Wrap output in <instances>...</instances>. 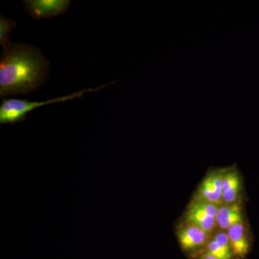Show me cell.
Segmentation results:
<instances>
[{
	"instance_id": "6da1fadb",
	"label": "cell",
	"mask_w": 259,
	"mask_h": 259,
	"mask_svg": "<svg viewBox=\"0 0 259 259\" xmlns=\"http://www.w3.org/2000/svg\"><path fill=\"white\" fill-rule=\"evenodd\" d=\"M49 62L41 51L19 42L3 49L0 59V97L26 95L47 81Z\"/></svg>"
},
{
	"instance_id": "7a4b0ae2",
	"label": "cell",
	"mask_w": 259,
	"mask_h": 259,
	"mask_svg": "<svg viewBox=\"0 0 259 259\" xmlns=\"http://www.w3.org/2000/svg\"><path fill=\"white\" fill-rule=\"evenodd\" d=\"M111 83H112L104 84L96 89H87V90H81V91L71 94V95L51 99L47 101L34 102L22 100V99H4L0 105V124L1 125L15 124L17 122H23L26 119L27 115L35 109L50 105V104L79 98V97H82L85 93L98 91V90L106 88Z\"/></svg>"
},
{
	"instance_id": "3957f363",
	"label": "cell",
	"mask_w": 259,
	"mask_h": 259,
	"mask_svg": "<svg viewBox=\"0 0 259 259\" xmlns=\"http://www.w3.org/2000/svg\"><path fill=\"white\" fill-rule=\"evenodd\" d=\"M212 236L193 223L186 221L181 223L177 231L181 248L194 257L198 256L204 251Z\"/></svg>"
},
{
	"instance_id": "277c9868",
	"label": "cell",
	"mask_w": 259,
	"mask_h": 259,
	"mask_svg": "<svg viewBox=\"0 0 259 259\" xmlns=\"http://www.w3.org/2000/svg\"><path fill=\"white\" fill-rule=\"evenodd\" d=\"M218 207L217 204L193 199L188 206L184 221L193 223L213 235L217 231L216 216Z\"/></svg>"
},
{
	"instance_id": "5b68a950",
	"label": "cell",
	"mask_w": 259,
	"mask_h": 259,
	"mask_svg": "<svg viewBox=\"0 0 259 259\" xmlns=\"http://www.w3.org/2000/svg\"><path fill=\"white\" fill-rule=\"evenodd\" d=\"M223 173L224 168L209 171L199 185L194 199L222 205Z\"/></svg>"
},
{
	"instance_id": "8992f818",
	"label": "cell",
	"mask_w": 259,
	"mask_h": 259,
	"mask_svg": "<svg viewBox=\"0 0 259 259\" xmlns=\"http://www.w3.org/2000/svg\"><path fill=\"white\" fill-rule=\"evenodd\" d=\"M25 10L34 20L54 18L64 14L69 8V0H25Z\"/></svg>"
},
{
	"instance_id": "52a82bcc",
	"label": "cell",
	"mask_w": 259,
	"mask_h": 259,
	"mask_svg": "<svg viewBox=\"0 0 259 259\" xmlns=\"http://www.w3.org/2000/svg\"><path fill=\"white\" fill-rule=\"evenodd\" d=\"M242 182L236 166L224 168L223 178V204L241 203Z\"/></svg>"
},
{
	"instance_id": "ba28073f",
	"label": "cell",
	"mask_w": 259,
	"mask_h": 259,
	"mask_svg": "<svg viewBox=\"0 0 259 259\" xmlns=\"http://www.w3.org/2000/svg\"><path fill=\"white\" fill-rule=\"evenodd\" d=\"M236 259H244L250 251V244L245 223L233 225L226 231Z\"/></svg>"
},
{
	"instance_id": "9c48e42d",
	"label": "cell",
	"mask_w": 259,
	"mask_h": 259,
	"mask_svg": "<svg viewBox=\"0 0 259 259\" xmlns=\"http://www.w3.org/2000/svg\"><path fill=\"white\" fill-rule=\"evenodd\" d=\"M217 231H227L233 225L244 222L241 203L223 204L218 207Z\"/></svg>"
},
{
	"instance_id": "30bf717a",
	"label": "cell",
	"mask_w": 259,
	"mask_h": 259,
	"mask_svg": "<svg viewBox=\"0 0 259 259\" xmlns=\"http://www.w3.org/2000/svg\"><path fill=\"white\" fill-rule=\"evenodd\" d=\"M203 252H207L218 259H236L226 231H216L206 245Z\"/></svg>"
},
{
	"instance_id": "8fae6325",
	"label": "cell",
	"mask_w": 259,
	"mask_h": 259,
	"mask_svg": "<svg viewBox=\"0 0 259 259\" xmlns=\"http://www.w3.org/2000/svg\"><path fill=\"white\" fill-rule=\"evenodd\" d=\"M17 24L11 19L5 18L3 15L0 17V44L3 49L11 45L9 40L10 32L16 28Z\"/></svg>"
},
{
	"instance_id": "7c38bea8",
	"label": "cell",
	"mask_w": 259,
	"mask_h": 259,
	"mask_svg": "<svg viewBox=\"0 0 259 259\" xmlns=\"http://www.w3.org/2000/svg\"><path fill=\"white\" fill-rule=\"evenodd\" d=\"M197 259H218L207 252H203L197 256Z\"/></svg>"
}]
</instances>
